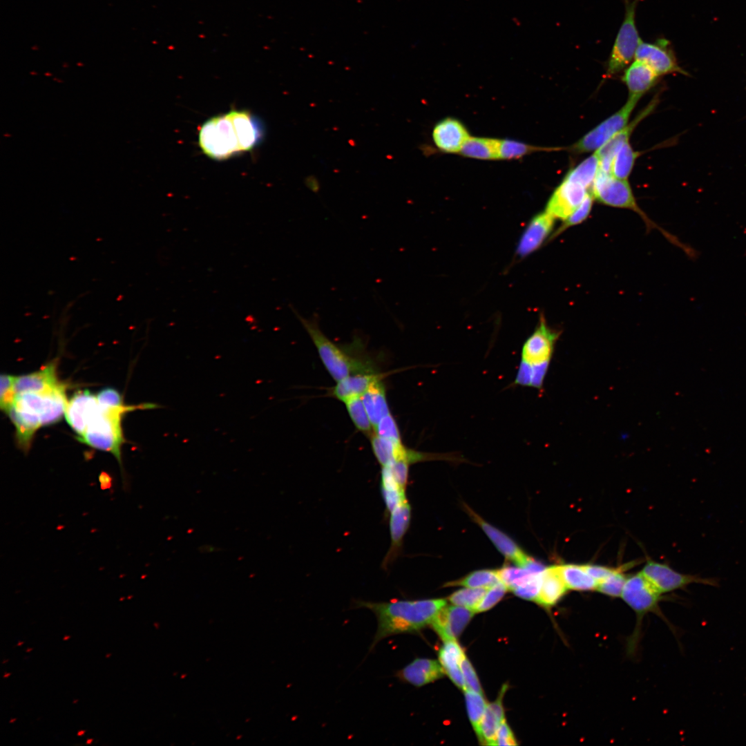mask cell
<instances>
[{
  "mask_svg": "<svg viewBox=\"0 0 746 746\" xmlns=\"http://www.w3.org/2000/svg\"><path fill=\"white\" fill-rule=\"evenodd\" d=\"M498 582H499V579L497 570L484 569L473 571L459 580L451 582L447 584L449 586L460 585L471 588H490Z\"/></svg>",
  "mask_w": 746,
  "mask_h": 746,
  "instance_id": "d590c367",
  "label": "cell"
},
{
  "mask_svg": "<svg viewBox=\"0 0 746 746\" xmlns=\"http://www.w3.org/2000/svg\"><path fill=\"white\" fill-rule=\"evenodd\" d=\"M640 572L662 594L678 589L685 590L691 584L715 587L720 585L718 578L681 573L667 564L652 560L647 561Z\"/></svg>",
  "mask_w": 746,
  "mask_h": 746,
  "instance_id": "8fae6325",
  "label": "cell"
},
{
  "mask_svg": "<svg viewBox=\"0 0 746 746\" xmlns=\"http://www.w3.org/2000/svg\"><path fill=\"white\" fill-rule=\"evenodd\" d=\"M467 508L472 518L481 526L499 551L516 565L524 567L531 557L526 555L507 535L485 522L470 508Z\"/></svg>",
  "mask_w": 746,
  "mask_h": 746,
  "instance_id": "d6986e66",
  "label": "cell"
},
{
  "mask_svg": "<svg viewBox=\"0 0 746 746\" xmlns=\"http://www.w3.org/2000/svg\"><path fill=\"white\" fill-rule=\"evenodd\" d=\"M10 674V673H5V675H4V677H5V678H6V677H7V676H9Z\"/></svg>",
  "mask_w": 746,
  "mask_h": 746,
  "instance_id": "db71d44e",
  "label": "cell"
},
{
  "mask_svg": "<svg viewBox=\"0 0 746 746\" xmlns=\"http://www.w3.org/2000/svg\"><path fill=\"white\" fill-rule=\"evenodd\" d=\"M486 588L467 587L455 591L448 597V600L455 605L473 609L484 597Z\"/></svg>",
  "mask_w": 746,
  "mask_h": 746,
  "instance_id": "60d3db41",
  "label": "cell"
},
{
  "mask_svg": "<svg viewBox=\"0 0 746 746\" xmlns=\"http://www.w3.org/2000/svg\"><path fill=\"white\" fill-rule=\"evenodd\" d=\"M557 566L568 590L580 592L596 590L597 581L587 573L582 564L566 563Z\"/></svg>",
  "mask_w": 746,
  "mask_h": 746,
  "instance_id": "f1b7e54d",
  "label": "cell"
},
{
  "mask_svg": "<svg viewBox=\"0 0 746 746\" xmlns=\"http://www.w3.org/2000/svg\"><path fill=\"white\" fill-rule=\"evenodd\" d=\"M460 668L464 678L466 688L483 694L479 678L470 662L465 656L460 662Z\"/></svg>",
  "mask_w": 746,
  "mask_h": 746,
  "instance_id": "bcb514c9",
  "label": "cell"
},
{
  "mask_svg": "<svg viewBox=\"0 0 746 746\" xmlns=\"http://www.w3.org/2000/svg\"><path fill=\"white\" fill-rule=\"evenodd\" d=\"M92 742H93V739H92V738H89V739H88V740H87V741H86V743H87V744H90V743H91Z\"/></svg>",
  "mask_w": 746,
  "mask_h": 746,
  "instance_id": "816d5d0a",
  "label": "cell"
},
{
  "mask_svg": "<svg viewBox=\"0 0 746 746\" xmlns=\"http://www.w3.org/2000/svg\"><path fill=\"white\" fill-rule=\"evenodd\" d=\"M593 200L594 198L592 193H588L583 202L575 211L566 220L562 221V224L551 236V240H552L553 238H556L569 227L577 225L584 222L589 217L591 211Z\"/></svg>",
  "mask_w": 746,
  "mask_h": 746,
  "instance_id": "ab89813d",
  "label": "cell"
},
{
  "mask_svg": "<svg viewBox=\"0 0 746 746\" xmlns=\"http://www.w3.org/2000/svg\"><path fill=\"white\" fill-rule=\"evenodd\" d=\"M518 743L510 727L504 720L499 725L495 740V745H517Z\"/></svg>",
  "mask_w": 746,
  "mask_h": 746,
  "instance_id": "681fc988",
  "label": "cell"
},
{
  "mask_svg": "<svg viewBox=\"0 0 746 746\" xmlns=\"http://www.w3.org/2000/svg\"><path fill=\"white\" fill-rule=\"evenodd\" d=\"M98 408L97 395L88 390L76 392L68 401L64 415L78 437L84 434Z\"/></svg>",
  "mask_w": 746,
  "mask_h": 746,
  "instance_id": "2e32d148",
  "label": "cell"
},
{
  "mask_svg": "<svg viewBox=\"0 0 746 746\" xmlns=\"http://www.w3.org/2000/svg\"><path fill=\"white\" fill-rule=\"evenodd\" d=\"M639 155L640 153L633 150L629 141L627 142L615 155L610 173L617 178L627 180Z\"/></svg>",
  "mask_w": 746,
  "mask_h": 746,
  "instance_id": "d6a6232c",
  "label": "cell"
},
{
  "mask_svg": "<svg viewBox=\"0 0 746 746\" xmlns=\"http://www.w3.org/2000/svg\"><path fill=\"white\" fill-rule=\"evenodd\" d=\"M22 644V642H19V643L18 644V645H20V644Z\"/></svg>",
  "mask_w": 746,
  "mask_h": 746,
  "instance_id": "11a10c76",
  "label": "cell"
},
{
  "mask_svg": "<svg viewBox=\"0 0 746 746\" xmlns=\"http://www.w3.org/2000/svg\"><path fill=\"white\" fill-rule=\"evenodd\" d=\"M66 388V385L60 382L44 392L15 394L6 413L17 434L24 439H32L39 428L59 421L65 414L68 403Z\"/></svg>",
  "mask_w": 746,
  "mask_h": 746,
  "instance_id": "3957f363",
  "label": "cell"
},
{
  "mask_svg": "<svg viewBox=\"0 0 746 746\" xmlns=\"http://www.w3.org/2000/svg\"><path fill=\"white\" fill-rule=\"evenodd\" d=\"M162 406L153 403H144L138 405L108 407L99 403L84 434L77 439L88 446L112 453L122 463L121 448L123 443L122 417L127 412L137 409L150 410Z\"/></svg>",
  "mask_w": 746,
  "mask_h": 746,
  "instance_id": "5b68a950",
  "label": "cell"
},
{
  "mask_svg": "<svg viewBox=\"0 0 746 746\" xmlns=\"http://www.w3.org/2000/svg\"><path fill=\"white\" fill-rule=\"evenodd\" d=\"M84 733H85V731H84V730H80V731H79L77 732V736H82V735H84Z\"/></svg>",
  "mask_w": 746,
  "mask_h": 746,
  "instance_id": "f907efd6",
  "label": "cell"
},
{
  "mask_svg": "<svg viewBox=\"0 0 746 746\" xmlns=\"http://www.w3.org/2000/svg\"><path fill=\"white\" fill-rule=\"evenodd\" d=\"M432 140L441 151L459 153L461 146L470 137L466 126L457 119L447 117L439 121L432 130Z\"/></svg>",
  "mask_w": 746,
  "mask_h": 746,
  "instance_id": "e0dca14e",
  "label": "cell"
},
{
  "mask_svg": "<svg viewBox=\"0 0 746 746\" xmlns=\"http://www.w3.org/2000/svg\"><path fill=\"white\" fill-rule=\"evenodd\" d=\"M30 650H31V649H27V651H30Z\"/></svg>",
  "mask_w": 746,
  "mask_h": 746,
  "instance_id": "9f6ffc18",
  "label": "cell"
},
{
  "mask_svg": "<svg viewBox=\"0 0 746 746\" xmlns=\"http://www.w3.org/2000/svg\"><path fill=\"white\" fill-rule=\"evenodd\" d=\"M499 139L472 137L465 142L459 153L464 157L482 160H499Z\"/></svg>",
  "mask_w": 746,
  "mask_h": 746,
  "instance_id": "f546056e",
  "label": "cell"
},
{
  "mask_svg": "<svg viewBox=\"0 0 746 746\" xmlns=\"http://www.w3.org/2000/svg\"><path fill=\"white\" fill-rule=\"evenodd\" d=\"M261 122L246 110L211 117L199 131V146L211 159L223 160L254 149L263 137Z\"/></svg>",
  "mask_w": 746,
  "mask_h": 746,
  "instance_id": "6da1fadb",
  "label": "cell"
},
{
  "mask_svg": "<svg viewBox=\"0 0 746 746\" xmlns=\"http://www.w3.org/2000/svg\"><path fill=\"white\" fill-rule=\"evenodd\" d=\"M348 414L356 429L370 437L373 432L372 424L367 413L361 396L350 399L345 402Z\"/></svg>",
  "mask_w": 746,
  "mask_h": 746,
  "instance_id": "e575fe53",
  "label": "cell"
},
{
  "mask_svg": "<svg viewBox=\"0 0 746 746\" xmlns=\"http://www.w3.org/2000/svg\"><path fill=\"white\" fill-rule=\"evenodd\" d=\"M361 399L374 429L383 417L390 413L382 380L374 383Z\"/></svg>",
  "mask_w": 746,
  "mask_h": 746,
  "instance_id": "83f0119b",
  "label": "cell"
},
{
  "mask_svg": "<svg viewBox=\"0 0 746 746\" xmlns=\"http://www.w3.org/2000/svg\"><path fill=\"white\" fill-rule=\"evenodd\" d=\"M662 595L641 572L628 576L620 597L636 615L635 628L628 644L630 653H634L637 648L644 616L648 613H655L663 618L658 606Z\"/></svg>",
  "mask_w": 746,
  "mask_h": 746,
  "instance_id": "52a82bcc",
  "label": "cell"
},
{
  "mask_svg": "<svg viewBox=\"0 0 746 746\" xmlns=\"http://www.w3.org/2000/svg\"><path fill=\"white\" fill-rule=\"evenodd\" d=\"M554 150L557 148L539 147L509 139L499 140V160L519 159L534 152Z\"/></svg>",
  "mask_w": 746,
  "mask_h": 746,
  "instance_id": "836d02e7",
  "label": "cell"
},
{
  "mask_svg": "<svg viewBox=\"0 0 746 746\" xmlns=\"http://www.w3.org/2000/svg\"><path fill=\"white\" fill-rule=\"evenodd\" d=\"M659 75L647 64L635 59L625 68L622 77L629 96L641 98L657 82Z\"/></svg>",
  "mask_w": 746,
  "mask_h": 746,
  "instance_id": "7402d4cb",
  "label": "cell"
},
{
  "mask_svg": "<svg viewBox=\"0 0 746 746\" xmlns=\"http://www.w3.org/2000/svg\"><path fill=\"white\" fill-rule=\"evenodd\" d=\"M443 642L439 651V662L454 684L464 691L467 688L460 668L461 660L466 656L464 651L456 640Z\"/></svg>",
  "mask_w": 746,
  "mask_h": 746,
  "instance_id": "4316f807",
  "label": "cell"
},
{
  "mask_svg": "<svg viewBox=\"0 0 746 746\" xmlns=\"http://www.w3.org/2000/svg\"><path fill=\"white\" fill-rule=\"evenodd\" d=\"M381 379V375L372 372L352 374L337 381L331 390V394L345 403L350 399L361 396Z\"/></svg>",
  "mask_w": 746,
  "mask_h": 746,
  "instance_id": "cb8c5ba5",
  "label": "cell"
},
{
  "mask_svg": "<svg viewBox=\"0 0 746 746\" xmlns=\"http://www.w3.org/2000/svg\"><path fill=\"white\" fill-rule=\"evenodd\" d=\"M624 17L615 37L607 62L606 75H614L626 68L635 58L641 40L635 22V14L640 0H624Z\"/></svg>",
  "mask_w": 746,
  "mask_h": 746,
  "instance_id": "ba28073f",
  "label": "cell"
},
{
  "mask_svg": "<svg viewBox=\"0 0 746 746\" xmlns=\"http://www.w3.org/2000/svg\"><path fill=\"white\" fill-rule=\"evenodd\" d=\"M543 574L544 573L534 576L526 582L516 587L512 591L515 595L521 598L535 601L541 589Z\"/></svg>",
  "mask_w": 746,
  "mask_h": 746,
  "instance_id": "ee69618b",
  "label": "cell"
},
{
  "mask_svg": "<svg viewBox=\"0 0 746 746\" xmlns=\"http://www.w3.org/2000/svg\"><path fill=\"white\" fill-rule=\"evenodd\" d=\"M381 490L386 509L389 513L406 499L405 490L399 485L394 479L389 466H382Z\"/></svg>",
  "mask_w": 746,
  "mask_h": 746,
  "instance_id": "4dcf8cb0",
  "label": "cell"
},
{
  "mask_svg": "<svg viewBox=\"0 0 746 746\" xmlns=\"http://www.w3.org/2000/svg\"><path fill=\"white\" fill-rule=\"evenodd\" d=\"M464 694L468 715L476 732L488 704L481 694L466 689Z\"/></svg>",
  "mask_w": 746,
  "mask_h": 746,
  "instance_id": "f35d334b",
  "label": "cell"
},
{
  "mask_svg": "<svg viewBox=\"0 0 746 746\" xmlns=\"http://www.w3.org/2000/svg\"><path fill=\"white\" fill-rule=\"evenodd\" d=\"M560 332L550 327L543 314L533 333L524 343L515 384L541 389Z\"/></svg>",
  "mask_w": 746,
  "mask_h": 746,
  "instance_id": "277c9868",
  "label": "cell"
},
{
  "mask_svg": "<svg viewBox=\"0 0 746 746\" xmlns=\"http://www.w3.org/2000/svg\"><path fill=\"white\" fill-rule=\"evenodd\" d=\"M588 192L575 182L563 179L549 198L545 211L555 220H566L581 204Z\"/></svg>",
  "mask_w": 746,
  "mask_h": 746,
  "instance_id": "4fadbf2b",
  "label": "cell"
},
{
  "mask_svg": "<svg viewBox=\"0 0 746 746\" xmlns=\"http://www.w3.org/2000/svg\"><path fill=\"white\" fill-rule=\"evenodd\" d=\"M475 611L460 606H444L437 613L431 626L443 640H457Z\"/></svg>",
  "mask_w": 746,
  "mask_h": 746,
  "instance_id": "5bb4252c",
  "label": "cell"
},
{
  "mask_svg": "<svg viewBox=\"0 0 746 746\" xmlns=\"http://www.w3.org/2000/svg\"><path fill=\"white\" fill-rule=\"evenodd\" d=\"M59 383L56 375V365L52 363L39 371L16 376L14 390L15 394L30 392H41L56 386Z\"/></svg>",
  "mask_w": 746,
  "mask_h": 746,
  "instance_id": "484cf974",
  "label": "cell"
},
{
  "mask_svg": "<svg viewBox=\"0 0 746 746\" xmlns=\"http://www.w3.org/2000/svg\"><path fill=\"white\" fill-rule=\"evenodd\" d=\"M599 166V159L594 153L569 171L564 179L579 184L587 189L592 186Z\"/></svg>",
  "mask_w": 746,
  "mask_h": 746,
  "instance_id": "1f68e13d",
  "label": "cell"
},
{
  "mask_svg": "<svg viewBox=\"0 0 746 746\" xmlns=\"http://www.w3.org/2000/svg\"><path fill=\"white\" fill-rule=\"evenodd\" d=\"M507 591V587L501 581L490 587L475 609V613L484 612L492 608L502 599Z\"/></svg>",
  "mask_w": 746,
  "mask_h": 746,
  "instance_id": "b9f144b4",
  "label": "cell"
},
{
  "mask_svg": "<svg viewBox=\"0 0 746 746\" xmlns=\"http://www.w3.org/2000/svg\"><path fill=\"white\" fill-rule=\"evenodd\" d=\"M68 638H69V636H65V637L64 638V640H68Z\"/></svg>",
  "mask_w": 746,
  "mask_h": 746,
  "instance_id": "f5cc1de1",
  "label": "cell"
},
{
  "mask_svg": "<svg viewBox=\"0 0 746 746\" xmlns=\"http://www.w3.org/2000/svg\"><path fill=\"white\" fill-rule=\"evenodd\" d=\"M497 573L499 581L506 585L508 590L510 591L526 582L534 576L540 575L533 573L526 568L517 565L516 566H504L499 570H497Z\"/></svg>",
  "mask_w": 746,
  "mask_h": 746,
  "instance_id": "8d00e7d4",
  "label": "cell"
},
{
  "mask_svg": "<svg viewBox=\"0 0 746 746\" xmlns=\"http://www.w3.org/2000/svg\"><path fill=\"white\" fill-rule=\"evenodd\" d=\"M656 105V101L651 102L634 120L628 124L595 152L599 159V168L600 169L610 173L611 162L615 155L627 142L629 141L630 135L633 129L641 120L653 110Z\"/></svg>",
  "mask_w": 746,
  "mask_h": 746,
  "instance_id": "ffe728a7",
  "label": "cell"
},
{
  "mask_svg": "<svg viewBox=\"0 0 746 746\" xmlns=\"http://www.w3.org/2000/svg\"><path fill=\"white\" fill-rule=\"evenodd\" d=\"M591 188L593 198L600 203L632 210L643 219L648 227L658 228L638 205L627 180L617 178L599 168Z\"/></svg>",
  "mask_w": 746,
  "mask_h": 746,
  "instance_id": "9c48e42d",
  "label": "cell"
},
{
  "mask_svg": "<svg viewBox=\"0 0 746 746\" xmlns=\"http://www.w3.org/2000/svg\"><path fill=\"white\" fill-rule=\"evenodd\" d=\"M508 685H504L497 699L488 704L476 734L481 743L495 745L496 736L500 724L505 720L503 697Z\"/></svg>",
  "mask_w": 746,
  "mask_h": 746,
  "instance_id": "603a6c76",
  "label": "cell"
},
{
  "mask_svg": "<svg viewBox=\"0 0 746 746\" xmlns=\"http://www.w3.org/2000/svg\"><path fill=\"white\" fill-rule=\"evenodd\" d=\"M668 40L658 39L653 43L640 40L634 59L650 66L659 76L671 73H685L678 65Z\"/></svg>",
  "mask_w": 746,
  "mask_h": 746,
  "instance_id": "7c38bea8",
  "label": "cell"
},
{
  "mask_svg": "<svg viewBox=\"0 0 746 746\" xmlns=\"http://www.w3.org/2000/svg\"><path fill=\"white\" fill-rule=\"evenodd\" d=\"M97 398L99 403L104 406L115 407L124 405L121 395L112 388L102 390L97 394Z\"/></svg>",
  "mask_w": 746,
  "mask_h": 746,
  "instance_id": "c3c4849f",
  "label": "cell"
},
{
  "mask_svg": "<svg viewBox=\"0 0 746 746\" xmlns=\"http://www.w3.org/2000/svg\"><path fill=\"white\" fill-rule=\"evenodd\" d=\"M292 311L309 334L327 371L336 382L352 374L372 372L329 339L319 328L316 318H307L295 309Z\"/></svg>",
  "mask_w": 746,
  "mask_h": 746,
  "instance_id": "8992f818",
  "label": "cell"
},
{
  "mask_svg": "<svg viewBox=\"0 0 746 746\" xmlns=\"http://www.w3.org/2000/svg\"><path fill=\"white\" fill-rule=\"evenodd\" d=\"M582 565L587 573L597 581V584L615 573L620 567H610L594 564H583Z\"/></svg>",
  "mask_w": 746,
  "mask_h": 746,
  "instance_id": "7dc6e473",
  "label": "cell"
},
{
  "mask_svg": "<svg viewBox=\"0 0 746 746\" xmlns=\"http://www.w3.org/2000/svg\"><path fill=\"white\" fill-rule=\"evenodd\" d=\"M356 608L372 611L377 620V628L370 651L382 640L392 635L412 633L430 624L437 613L446 605L444 599L388 602L355 601Z\"/></svg>",
  "mask_w": 746,
  "mask_h": 746,
  "instance_id": "7a4b0ae2",
  "label": "cell"
},
{
  "mask_svg": "<svg viewBox=\"0 0 746 746\" xmlns=\"http://www.w3.org/2000/svg\"><path fill=\"white\" fill-rule=\"evenodd\" d=\"M640 99L629 96L626 104L620 110L588 132L573 144L569 150L577 153L597 151L629 124L630 115Z\"/></svg>",
  "mask_w": 746,
  "mask_h": 746,
  "instance_id": "30bf717a",
  "label": "cell"
},
{
  "mask_svg": "<svg viewBox=\"0 0 746 746\" xmlns=\"http://www.w3.org/2000/svg\"><path fill=\"white\" fill-rule=\"evenodd\" d=\"M568 591L557 565L551 566L544 572L541 589L535 602L542 607L550 609L564 597Z\"/></svg>",
  "mask_w": 746,
  "mask_h": 746,
  "instance_id": "d4e9b609",
  "label": "cell"
},
{
  "mask_svg": "<svg viewBox=\"0 0 746 746\" xmlns=\"http://www.w3.org/2000/svg\"><path fill=\"white\" fill-rule=\"evenodd\" d=\"M15 377L8 374L1 376L0 405L1 410L6 413L12 405L15 397L14 390Z\"/></svg>",
  "mask_w": 746,
  "mask_h": 746,
  "instance_id": "f6af8a7d",
  "label": "cell"
},
{
  "mask_svg": "<svg viewBox=\"0 0 746 746\" xmlns=\"http://www.w3.org/2000/svg\"><path fill=\"white\" fill-rule=\"evenodd\" d=\"M445 673L437 660L419 658L396 671L395 676L402 682L421 687L442 678Z\"/></svg>",
  "mask_w": 746,
  "mask_h": 746,
  "instance_id": "ac0fdd59",
  "label": "cell"
},
{
  "mask_svg": "<svg viewBox=\"0 0 746 746\" xmlns=\"http://www.w3.org/2000/svg\"><path fill=\"white\" fill-rule=\"evenodd\" d=\"M411 508L405 499L390 514V532L391 545L383 562L385 568L391 564L398 555L403 536L410 525Z\"/></svg>",
  "mask_w": 746,
  "mask_h": 746,
  "instance_id": "44dd1931",
  "label": "cell"
},
{
  "mask_svg": "<svg viewBox=\"0 0 746 746\" xmlns=\"http://www.w3.org/2000/svg\"><path fill=\"white\" fill-rule=\"evenodd\" d=\"M374 433L379 437L401 442V434L398 425L391 413L383 417L374 428Z\"/></svg>",
  "mask_w": 746,
  "mask_h": 746,
  "instance_id": "7bdbcfd3",
  "label": "cell"
},
{
  "mask_svg": "<svg viewBox=\"0 0 746 746\" xmlns=\"http://www.w3.org/2000/svg\"><path fill=\"white\" fill-rule=\"evenodd\" d=\"M625 564L618 571L598 582L596 590L599 593L611 597H621L628 576L624 573L627 568Z\"/></svg>",
  "mask_w": 746,
  "mask_h": 746,
  "instance_id": "74e56055",
  "label": "cell"
},
{
  "mask_svg": "<svg viewBox=\"0 0 746 746\" xmlns=\"http://www.w3.org/2000/svg\"><path fill=\"white\" fill-rule=\"evenodd\" d=\"M555 220L545 210L533 216L519 238L516 254L524 258L539 249L553 231Z\"/></svg>",
  "mask_w": 746,
  "mask_h": 746,
  "instance_id": "9a60e30c",
  "label": "cell"
}]
</instances>
